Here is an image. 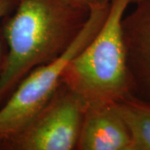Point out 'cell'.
Returning a JSON list of instances; mask_svg holds the SVG:
<instances>
[{
  "instance_id": "3",
  "label": "cell",
  "mask_w": 150,
  "mask_h": 150,
  "mask_svg": "<svg viewBox=\"0 0 150 150\" xmlns=\"http://www.w3.org/2000/svg\"><path fill=\"white\" fill-rule=\"evenodd\" d=\"M108 8L109 4L91 9L84 26L63 54L29 72L0 106V149L24 129L50 101L62 83L65 68L96 35Z\"/></svg>"
},
{
  "instance_id": "9",
  "label": "cell",
  "mask_w": 150,
  "mask_h": 150,
  "mask_svg": "<svg viewBox=\"0 0 150 150\" xmlns=\"http://www.w3.org/2000/svg\"><path fill=\"white\" fill-rule=\"evenodd\" d=\"M77 5L83 7L90 11L94 8L101 7L109 4L110 0H71Z\"/></svg>"
},
{
  "instance_id": "8",
  "label": "cell",
  "mask_w": 150,
  "mask_h": 150,
  "mask_svg": "<svg viewBox=\"0 0 150 150\" xmlns=\"http://www.w3.org/2000/svg\"><path fill=\"white\" fill-rule=\"evenodd\" d=\"M18 0H0V21H2L7 15H8L15 8ZM6 53L2 49L0 44V73L4 68L5 61Z\"/></svg>"
},
{
  "instance_id": "2",
  "label": "cell",
  "mask_w": 150,
  "mask_h": 150,
  "mask_svg": "<svg viewBox=\"0 0 150 150\" xmlns=\"http://www.w3.org/2000/svg\"><path fill=\"white\" fill-rule=\"evenodd\" d=\"M132 0H110L102 26L91 41L72 59L62 83L87 107L116 104L133 96L123 19Z\"/></svg>"
},
{
  "instance_id": "6",
  "label": "cell",
  "mask_w": 150,
  "mask_h": 150,
  "mask_svg": "<svg viewBox=\"0 0 150 150\" xmlns=\"http://www.w3.org/2000/svg\"><path fill=\"white\" fill-rule=\"evenodd\" d=\"M76 150H133L129 126L116 104L87 107Z\"/></svg>"
},
{
  "instance_id": "7",
  "label": "cell",
  "mask_w": 150,
  "mask_h": 150,
  "mask_svg": "<svg viewBox=\"0 0 150 150\" xmlns=\"http://www.w3.org/2000/svg\"><path fill=\"white\" fill-rule=\"evenodd\" d=\"M116 105L129 126L133 150H150V101L131 96Z\"/></svg>"
},
{
  "instance_id": "1",
  "label": "cell",
  "mask_w": 150,
  "mask_h": 150,
  "mask_svg": "<svg viewBox=\"0 0 150 150\" xmlns=\"http://www.w3.org/2000/svg\"><path fill=\"white\" fill-rule=\"evenodd\" d=\"M89 12L71 0L17 1L2 20L7 52L0 73V106L29 72L63 54Z\"/></svg>"
},
{
  "instance_id": "4",
  "label": "cell",
  "mask_w": 150,
  "mask_h": 150,
  "mask_svg": "<svg viewBox=\"0 0 150 150\" xmlns=\"http://www.w3.org/2000/svg\"><path fill=\"white\" fill-rule=\"evenodd\" d=\"M86 108L80 98L61 83L46 106L0 149H76Z\"/></svg>"
},
{
  "instance_id": "5",
  "label": "cell",
  "mask_w": 150,
  "mask_h": 150,
  "mask_svg": "<svg viewBox=\"0 0 150 150\" xmlns=\"http://www.w3.org/2000/svg\"><path fill=\"white\" fill-rule=\"evenodd\" d=\"M123 19L133 96L150 101V0H139Z\"/></svg>"
},
{
  "instance_id": "10",
  "label": "cell",
  "mask_w": 150,
  "mask_h": 150,
  "mask_svg": "<svg viewBox=\"0 0 150 150\" xmlns=\"http://www.w3.org/2000/svg\"><path fill=\"white\" fill-rule=\"evenodd\" d=\"M139 0H132V4H134V3H136V2H138Z\"/></svg>"
}]
</instances>
